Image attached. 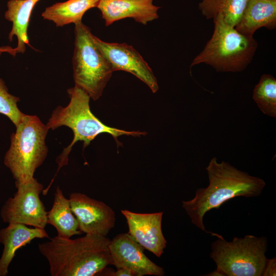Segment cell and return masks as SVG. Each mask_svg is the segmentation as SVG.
<instances>
[{
  "label": "cell",
  "instance_id": "obj_20",
  "mask_svg": "<svg viewBox=\"0 0 276 276\" xmlns=\"http://www.w3.org/2000/svg\"><path fill=\"white\" fill-rule=\"evenodd\" d=\"M252 98L262 112L276 117V79L271 75H263L255 86Z\"/></svg>",
  "mask_w": 276,
  "mask_h": 276
},
{
  "label": "cell",
  "instance_id": "obj_13",
  "mask_svg": "<svg viewBox=\"0 0 276 276\" xmlns=\"http://www.w3.org/2000/svg\"><path fill=\"white\" fill-rule=\"evenodd\" d=\"M153 0H100L97 8L106 26L116 21L132 18L146 25L158 18L160 7L153 4Z\"/></svg>",
  "mask_w": 276,
  "mask_h": 276
},
{
  "label": "cell",
  "instance_id": "obj_11",
  "mask_svg": "<svg viewBox=\"0 0 276 276\" xmlns=\"http://www.w3.org/2000/svg\"><path fill=\"white\" fill-rule=\"evenodd\" d=\"M109 248L111 265L117 269H127L136 276L165 275L164 268L153 262L144 254V247L128 233L115 236L110 240Z\"/></svg>",
  "mask_w": 276,
  "mask_h": 276
},
{
  "label": "cell",
  "instance_id": "obj_14",
  "mask_svg": "<svg viewBox=\"0 0 276 276\" xmlns=\"http://www.w3.org/2000/svg\"><path fill=\"white\" fill-rule=\"evenodd\" d=\"M44 228H30L20 223H9L0 231V242L4 246L0 259V276H6L8 267L17 249L25 246L34 239L49 238Z\"/></svg>",
  "mask_w": 276,
  "mask_h": 276
},
{
  "label": "cell",
  "instance_id": "obj_18",
  "mask_svg": "<svg viewBox=\"0 0 276 276\" xmlns=\"http://www.w3.org/2000/svg\"><path fill=\"white\" fill-rule=\"evenodd\" d=\"M100 0H68L47 7L42 13L43 19L53 21L56 27L82 21L85 13L97 7Z\"/></svg>",
  "mask_w": 276,
  "mask_h": 276
},
{
  "label": "cell",
  "instance_id": "obj_19",
  "mask_svg": "<svg viewBox=\"0 0 276 276\" xmlns=\"http://www.w3.org/2000/svg\"><path fill=\"white\" fill-rule=\"evenodd\" d=\"M248 0H202L199 3V9L208 19L218 15L224 21L235 27L242 16Z\"/></svg>",
  "mask_w": 276,
  "mask_h": 276
},
{
  "label": "cell",
  "instance_id": "obj_12",
  "mask_svg": "<svg viewBox=\"0 0 276 276\" xmlns=\"http://www.w3.org/2000/svg\"><path fill=\"white\" fill-rule=\"evenodd\" d=\"M121 213L129 235L144 249L160 257L167 243L162 229L163 212L139 213L122 210Z\"/></svg>",
  "mask_w": 276,
  "mask_h": 276
},
{
  "label": "cell",
  "instance_id": "obj_5",
  "mask_svg": "<svg viewBox=\"0 0 276 276\" xmlns=\"http://www.w3.org/2000/svg\"><path fill=\"white\" fill-rule=\"evenodd\" d=\"M16 128L4 164L17 186L33 179L36 169L45 159L48 149L45 140L49 129L37 116L25 114Z\"/></svg>",
  "mask_w": 276,
  "mask_h": 276
},
{
  "label": "cell",
  "instance_id": "obj_1",
  "mask_svg": "<svg viewBox=\"0 0 276 276\" xmlns=\"http://www.w3.org/2000/svg\"><path fill=\"white\" fill-rule=\"evenodd\" d=\"M205 169L209 181L208 186L198 189L192 199L182 201V206L191 222L208 233L203 223V217L208 212L219 208L236 197H258L266 183L263 179L240 171L227 162L218 163L216 157L210 160Z\"/></svg>",
  "mask_w": 276,
  "mask_h": 276
},
{
  "label": "cell",
  "instance_id": "obj_22",
  "mask_svg": "<svg viewBox=\"0 0 276 276\" xmlns=\"http://www.w3.org/2000/svg\"><path fill=\"white\" fill-rule=\"evenodd\" d=\"M276 275V258L268 259L262 276Z\"/></svg>",
  "mask_w": 276,
  "mask_h": 276
},
{
  "label": "cell",
  "instance_id": "obj_15",
  "mask_svg": "<svg viewBox=\"0 0 276 276\" xmlns=\"http://www.w3.org/2000/svg\"><path fill=\"white\" fill-rule=\"evenodd\" d=\"M276 26V0H248L242 16L235 28L240 33L253 36L258 29Z\"/></svg>",
  "mask_w": 276,
  "mask_h": 276
},
{
  "label": "cell",
  "instance_id": "obj_17",
  "mask_svg": "<svg viewBox=\"0 0 276 276\" xmlns=\"http://www.w3.org/2000/svg\"><path fill=\"white\" fill-rule=\"evenodd\" d=\"M47 224L53 225L57 231V236L61 238H70L82 233L71 210L69 199L64 197L59 187L56 189L53 206L47 212Z\"/></svg>",
  "mask_w": 276,
  "mask_h": 276
},
{
  "label": "cell",
  "instance_id": "obj_6",
  "mask_svg": "<svg viewBox=\"0 0 276 276\" xmlns=\"http://www.w3.org/2000/svg\"><path fill=\"white\" fill-rule=\"evenodd\" d=\"M267 239L247 235L231 241L221 236L211 244L210 257L216 269L207 275L262 276L268 258Z\"/></svg>",
  "mask_w": 276,
  "mask_h": 276
},
{
  "label": "cell",
  "instance_id": "obj_4",
  "mask_svg": "<svg viewBox=\"0 0 276 276\" xmlns=\"http://www.w3.org/2000/svg\"><path fill=\"white\" fill-rule=\"evenodd\" d=\"M214 30L210 39L191 63H204L221 72H239L250 63L258 48L252 36H245L227 25L222 16L213 19Z\"/></svg>",
  "mask_w": 276,
  "mask_h": 276
},
{
  "label": "cell",
  "instance_id": "obj_7",
  "mask_svg": "<svg viewBox=\"0 0 276 276\" xmlns=\"http://www.w3.org/2000/svg\"><path fill=\"white\" fill-rule=\"evenodd\" d=\"M93 35L82 21L75 24L73 67L75 86L96 101L102 95L113 72L95 43Z\"/></svg>",
  "mask_w": 276,
  "mask_h": 276
},
{
  "label": "cell",
  "instance_id": "obj_10",
  "mask_svg": "<svg viewBox=\"0 0 276 276\" xmlns=\"http://www.w3.org/2000/svg\"><path fill=\"white\" fill-rule=\"evenodd\" d=\"M69 200L81 232L106 236L114 227L115 213L103 202L77 192L71 193Z\"/></svg>",
  "mask_w": 276,
  "mask_h": 276
},
{
  "label": "cell",
  "instance_id": "obj_16",
  "mask_svg": "<svg viewBox=\"0 0 276 276\" xmlns=\"http://www.w3.org/2000/svg\"><path fill=\"white\" fill-rule=\"evenodd\" d=\"M39 0H9L7 4L5 18L12 22V27L9 34V39L12 41L16 36L17 53H24L26 44L29 45L28 28L32 10Z\"/></svg>",
  "mask_w": 276,
  "mask_h": 276
},
{
  "label": "cell",
  "instance_id": "obj_3",
  "mask_svg": "<svg viewBox=\"0 0 276 276\" xmlns=\"http://www.w3.org/2000/svg\"><path fill=\"white\" fill-rule=\"evenodd\" d=\"M70 97L69 104L65 107L58 106L53 111L46 126L49 129L54 130L65 126L71 128L74 133L72 143L64 148L57 159L58 168L68 164V156L73 145L78 141L83 142V148L89 145L98 135L107 133L112 135L118 146L122 145L118 137L121 135L134 137L146 135L147 133L140 131H126L108 126L103 124L91 112L90 97L81 88L75 86L67 89Z\"/></svg>",
  "mask_w": 276,
  "mask_h": 276
},
{
  "label": "cell",
  "instance_id": "obj_9",
  "mask_svg": "<svg viewBox=\"0 0 276 276\" xmlns=\"http://www.w3.org/2000/svg\"><path fill=\"white\" fill-rule=\"evenodd\" d=\"M93 39L109 62L113 72L123 71L132 74L155 93L159 89L153 71L140 54L131 45L104 41L95 35Z\"/></svg>",
  "mask_w": 276,
  "mask_h": 276
},
{
  "label": "cell",
  "instance_id": "obj_21",
  "mask_svg": "<svg viewBox=\"0 0 276 276\" xmlns=\"http://www.w3.org/2000/svg\"><path fill=\"white\" fill-rule=\"evenodd\" d=\"M19 99L10 94L4 81L0 78V113L7 116L16 127L24 116L17 107Z\"/></svg>",
  "mask_w": 276,
  "mask_h": 276
},
{
  "label": "cell",
  "instance_id": "obj_24",
  "mask_svg": "<svg viewBox=\"0 0 276 276\" xmlns=\"http://www.w3.org/2000/svg\"><path fill=\"white\" fill-rule=\"evenodd\" d=\"M3 53H8L14 57L17 52L15 48L13 49L10 46H4L0 47V56Z\"/></svg>",
  "mask_w": 276,
  "mask_h": 276
},
{
  "label": "cell",
  "instance_id": "obj_23",
  "mask_svg": "<svg viewBox=\"0 0 276 276\" xmlns=\"http://www.w3.org/2000/svg\"><path fill=\"white\" fill-rule=\"evenodd\" d=\"M110 276H133V273L129 270L126 268H118L114 272L108 273Z\"/></svg>",
  "mask_w": 276,
  "mask_h": 276
},
{
  "label": "cell",
  "instance_id": "obj_2",
  "mask_svg": "<svg viewBox=\"0 0 276 276\" xmlns=\"http://www.w3.org/2000/svg\"><path fill=\"white\" fill-rule=\"evenodd\" d=\"M110 242L97 234L75 239L57 236L39 243L38 249L48 260L52 276H94L111 265Z\"/></svg>",
  "mask_w": 276,
  "mask_h": 276
},
{
  "label": "cell",
  "instance_id": "obj_8",
  "mask_svg": "<svg viewBox=\"0 0 276 276\" xmlns=\"http://www.w3.org/2000/svg\"><path fill=\"white\" fill-rule=\"evenodd\" d=\"M16 187L14 196L9 198L2 209L3 221L44 228L47 224V212L39 197L43 190V185L34 177Z\"/></svg>",
  "mask_w": 276,
  "mask_h": 276
}]
</instances>
